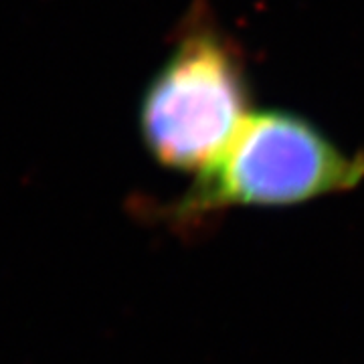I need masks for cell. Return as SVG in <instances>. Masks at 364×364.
I'll use <instances>...</instances> for the list:
<instances>
[{
  "label": "cell",
  "mask_w": 364,
  "mask_h": 364,
  "mask_svg": "<svg viewBox=\"0 0 364 364\" xmlns=\"http://www.w3.org/2000/svg\"><path fill=\"white\" fill-rule=\"evenodd\" d=\"M364 178L363 152H346L308 117L253 112L223 156L172 205L182 225L233 207H284L344 193Z\"/></svg>",
  "instance_id": "obj_2"
},
{
  "label": "cell",
  "mask_w": 364,
  "mask_h": 364,
  "mask_svg": "<svg viewBox=\"0 0 364 364\" xmlns=\"http://www.w3.org/2000/svg\"><path fill=\"white\" fill-rule=\"evenodd\" d=\"M247 57L207 0H195L144 87L138 126L158 164L205 172L231 146L251 109Z\"/></svg>",
  "instance_id": "obj_1"
}]
</instances>
